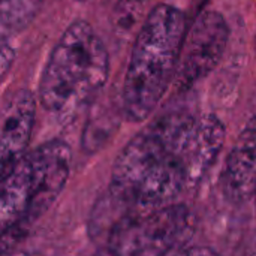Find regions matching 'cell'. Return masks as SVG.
Listing matches in <instances>:
<instances>
[{"label":"cell","instance_id":"cell-8","mask_svg":"<svg viewBox=\"0 0 256 256\" xmlns=\"http://www.w3.org/2000/svg\"><path fill=\"white\" fill-rule=\"evenodd\" d=\"M224 192L234 202L248 201L256 192V117L238 135L224 171Z\"/></svg>","mask_w":256,"mask_h":256},{"label":"cell","instance_id":"cell-5","mask_svg":"<svg viewBox=\"0 0 256 256\" xmlns=\"http://www.w3.org/2000/svg\"><path fill=\"white\" fill-rule=\"evenodd\" d=\"M171 150L150 126L128 142L118 154L111 174L108 192L135 212V198L140 186L153 168ZM174 153V152H172Z\"/></svg>","mask_w":256,"mask_h":256},{"label":"cell","instance_id":"cell-2","mask_svg":"<svg viewBox=\"0 0 256 256\" xmlns=\"http://www.w3.org/2000/svg\"><path fill=\"white\" fill-rule=\"evenodd\" d=\"M108 74L105 44L87 21L78 20L63 32L48 57L39 84L40 104L68 122L96 98Z\"/></svg>","mask_w":256,"mask_h":256},{"label":"cell","instance_id":"cell-9","mask_svg":"<svg viewBox=\"0 0 256 256\" xmlns=\"http://www.w3.org/2000/svg\"><path fill=\"white\" fill-rule=\"evenodd\" d=\"M226 130L216 116H204L196 124L182 152V159L188 172V186L198 184L216 162L224 144Z\"/></svg>","mask_w":256,"mask_h":256},{"label":"cell","instance_id":"cell-4","mask_svg":"<svg viewBox=\"0 0 256 256\" xmlns=\"http://www.w3.org/2000/svg\"><path fill=\"white\" fill-rule=\"evenodd\" d=\"M230 39L228 22L216 10L202 12L194 22L184 40L176 75L178 90H189L207 76L222 60Z\"/></svg>","mask_w":256,"mask_h":256},{"label":"cell","instance_id":"cell-6","mask_svg":"<svg viewBox=\"0 0 256 256\" xmlns=\"http://www.w3.org/2000/svg\"><path fill=\"white\" fill-rule=\"evenodd\" d=\"M32 162L33 200L28 224L33 225L62 194L70 172V148L63 141H50L28 153Z\"/></svg>","mask_w":256,"mask_h":256},{"label":"cell","instance_id":"cell-15","mask_svg":"<svg viewBox=\"0 0 256 256\" xmlns=\"http://www.w3.org/2000/svg\"><path fill=\"white\" fill-rule=\"evenodd\" d=\"M3 256H39L36 254H32V252H15V254H4Z\"/></svg>","mask_w":256,"mask_h":256},{"label":"cell","instance_id":"cell-1","mask_svg":"<svg viewBox=\"0 0 256 256\" xmlns=\"http://www.w3.org/2000/svg\"><path fill=\"white\" fill-rule=\"evenodd\" d=\"M184 34L186 18L178 8L160 3L147 15L134 42L123 84L122 111L129 122L148 118L176 81Z\"/></svg>","mask_w":256,"mask_h":256},{"label":"cell","instance_id":"cell-12","mask_svg":"<svg viewBox=\"0 0 256 256\" xmlns=\"http://www.w3.org/2000/svg\"><path fill=\"white\" fill-rule=\"evenodd\" d=\"M177 256H218V254L204 246H183L177 249Z\"/></svg>","mask_w":256,"mask_h":256},{"label":"cell","instance_id":"cell-14","mask_svg":"<svg viewBox=\"0 0 256 256\" xmlns=\"http://www.w3.org/2000/svg\"><path fill=\"white\" fill-rule=\"evenodd\" d=\"M94 256H117L111 249H108V248H100L96 254H94Z\"/></svg>","mask_w":256,"mask_h":256},{"label":"cell","instance_id":"cell-3","mask_svg":"<svg viewBox=\"0 0 256 256\" xmlns=\"http://www.w3.org/2000/svg\"><path fill=\"white\" fill-rule=\"evenodd\" d=\"M194 228L192 212L186 206L172 204L147 214L130 216L114 230L104 248L117 256H164L188 246Z\"/></svg>","mask_w":256,"mask_h":256},{"label":"cell","instance_id":"cell-7","mask_svg":"<svg viewBox=\"0 0 256 256\" xmlns=\"http://www.w3.org/2000/svg\"><path fill=\"white\" fill-rule=\"evenodd\" d=\"M36 118V100L30 90L20 88L9 94L2 110L0 172L8 174L24 156Z\"/></svg>","mask_w":256,"mask_h":256},{"label":"cell","instance_id":"cell-10","mask_svg":"<svg viewBox=\"0 0 256 256\" xmlns=\"http://www.w3.org/2000/svg\"><path fill=\"white\" fill-rule=\"evenodd\" d=\"M39 3L40 0H2V34L21 30L33 18Z\"/></svg>","mask_w":256,"mask_h":256},{"label":"cell","instance_id":"cell-11","mask_svg":"<svg viewBox=\"0 0 256 256\" xmlns=\"http://www.w3.org/2000/svg\"><path fill=\"white\" fill-rule=\"evenodd\" d=\"M0 64H2V75L4 76L6 72L9 70L12 62H14V57H15V52H14V48L12 45L9 44L8 40V36L6 34H2V54H0Z\"/></svg>","mask_w":256,"mask_h":256},{"label":"cell","instance_id":"cell-16","mask_svg":"<svg viewBox=\"0 0 256 256\" xmlns=\"http://www.w3.org/2000/svg\"><path fill=\"white\" fill-rule=\"evenodd\" d=\"M78 2H88V0H78Z\"/></svg>","mask_w":256,"mask_h":256},{"label":"cell","instance_id":"cell-13","mask_svg":"<svg viewBox=\"0 0 256 256\" xmlns=\"http://www.w3.org/2000/svg\"><path fill=\"white\" fill-rule=\"evenodd\" d=\"M244 256H256V231H255V234L252 236V238L249 240L248 246H246Z\"/></svg>","mask_w":256,"mask_h":256},{"label":"cell","instance_id":"cell-17","mask_svg":"<svg viewBox=\"0 0 256 256\" xmlns=\"http://www.w3.org/2000/svg\"><path fill=\"white\" fill-rule=\"evenodd\" d=\"M255 201H256V192H255Z\"/></svg>","mask_w":256,"mask_h":256}]
</instances>
